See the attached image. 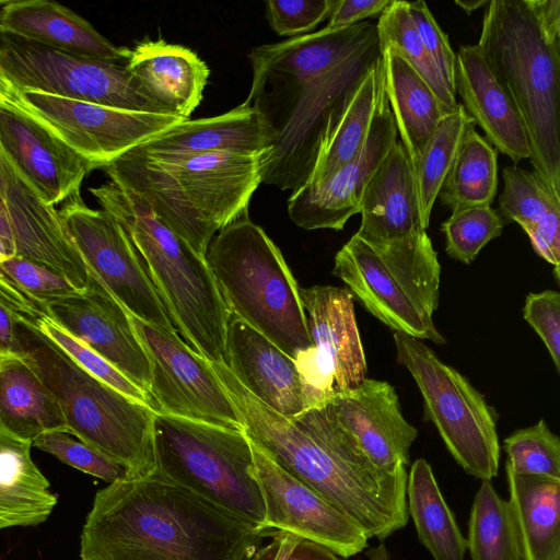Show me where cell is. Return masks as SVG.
<instances>
[{"label":"cell","mask_w":560,"mask_h":560,"mask_svg":"<svg viewBox=\"0 0 560 560\" xmlns=\"http://www.w3.org/2000/svg\"><path fill=\"white\" fill-rule=\"evenodd\" d=\"M276 133L257 108L245 103L209 118L184 120L140 145L153 152L234 153L264 155L272 149Z\"/></svg>","instance_id":"29"},{"label":"cell","mask_w":560,"mask_h":560,"mask_svg":"<svg viewBox=\"0 0 560 560\" xmlns=\"http://www.w3.org/2000/svg\"><path fill=\"white\" fill-rule=\"evenodd\" d=\"M408 11L415 27L446 85L455 93L453 51L448 36L441 30L423 0L408 1Z\"/></svg>","instance_id":"46"},{"label":"cell","mask_w":560,"mask_h":560,"mask_svg":"<svg viewBox=\"0 0 560 560\" xmlns=\"http://www.w3.org/2000/svg\"><path fill=\"white\" fill-rule=\"evenodd\" d=\"M4 3H5V1L0 0V19H1L2 9H3Z\"/></svg>","instance_id":"60"},{"label":"cell","mask_w":560,"mask_h":560,"mask_svg":"<svg viewBox=\"0 0 560 560\" xmlns=\"http://www.w3.org/2000/svg\"><path fill=\"white\" fill-rule=\"evenodd\" d=\"M35 116L92 170L103 168L128 151L184 121L183 118L132 112L39 92H22Z\"/></svg>","instance_id":"15"},{"label":"cell","mask_w":560,"mask_h":560,"mask_svg":"<svg viewBox=\"0 0 560 560\" xmlns=\"http://www.w3.org/2000/svg\"><path fill=\"white\" fill-rule=\"evenodd\" d=\"M0 148L49 207L79 192L92 171L35 116L16 108L0 106Z\"/></svg>","instance_id":"21"},{"label":"cell","mask_w":560,"mask_h":560,"mask_svg":"<svg viewBox=\"0 0 560 560\" xmlns=\"http://www.w3.org/2000/svg\"><path fill=\"white\" fill-rule=\"evenodd\" d=\"M385 94L411 167L444 117L423 79L392 46L381 49Z\"/></svg>","instance_id":"30"},{"label":"cell","mask_w":560,"mask_h":560,"mask_svg":"<svg viewBox=\"0 0 560 560\" xmlns=\"http://www.w3.org/2000/svg\"><path fill=\"white\" fill-rule=\"evenodd\" d=\"M326 407L376 467L389 475L407 470L418 431L402 416L389 383L365 378L336 390Z\"/></svg>","instance_id":"20"},{"label":"cell","mask_w":560,"mask_h":560,"mask_svg":"<svg viewBox=\"0 0 560 560\" xmlns=\"http://www.w3.org/2000/svg\"><path fill=\"white\" fill-rule=\"evenodd\" d=\"M497 189V150L471 127L464 137L438 198L452 211L491 206Z\"/></svg>","instance_id":"36"},{"label":"cell","mask_w":560,"mask_h":560,"mask_svg":"<svg viewBox=\"0 0 560 560\" xmlns=\"http://www.w3.org/2000/svg\"><path fill=\"white\" fill-rule=\"evenodd\" d=\"M154 447L163 477L265 530L244 430L154 412Z\"/></svg>","instance_id":"10"},{"label":"cell","mask_w":560,"mask_h":560,"mask_svg":"<svg viewBox=\"0 0 560 560\" xmlns=\"http://www.w3.org/2000/svg\"><path fill=\"white\" fill-rule=\"evenodd\" d=\"M365 555L370 560H390L387 548L383 542L376 547L370 548Z\"/></svg>","instance_id":"56"},{"label":"cell","mask_w":560,"mask_h":560,"mask_svg":"<svg viewBox=\"0 0 560 560\" xmlns=\"http://www.w3.org/2000/svg\"><path fill=\"white\" fill-rule=\"evenodd\" d=\"M360 213L361 224L355 235L369 244L401 240L423 230L412 167L400 142H396L368 182Z\"/></svg>","instance_id":"28"},{"label":"cell","mask_w":560,"mask_h":560,"mask_svg":"<svg viewBox=\"0 0 560 560\" xmlns=\"http://www.w3.org/2000/svg\"><path fill=\"white\" fill-rule=\"evenodd\" d=\"M505 221L491 206H472L452 211L441 224L448 256L470 264L479 252L502 234Z\"/></svg>","instance_id":"41"},{"label":"cell","mask_w":560,"mask_h":560,"mask_svg":"<svg viewBox=\"0 0 560 560\" xmlns=\"http://www.w3.org/2000/svg\"><path fill=\"white\" fill-rule=\"evenodd\" d=\"M31 447V442L0 430V530L44 523L57 504Z\"/></svg>","instance_id":"32"},{"label":"cell","mask_w":560,"mask_h":560,"mask_svg":"<svg viewBox=\"0 0 560 560\" xmlns=\"http://www.w3.org/2000/svg\"><path fill=\"white\" fill-rule=\"evenodd\" d=\"M407 512L418 539L434 560H464L467 551L455 516L446 503L430 464L416 459L406 486Z\"/></svg>","instance_id":"35"},{"label":"cell","mask_w":560,"mask_h":560,"mask_svg":"<svg viewBox=\"0 0 560 560\" xmlns=\"http://www.w3.org/2000/svg\"><path fill=\"white\" fill-rule=\"evenodd\" d=\"M300 298L312 342L334 370L336 390L361 384L366 378V361L350 291L313 285L300 289Z\"/></svg>","instance_id":"27"},{"label":"cell","mask_w":560,"mask_h":560,"mask_svg":"<svg viewBox=\"0 0 560 560\" xmlns=\"http://www.w3.org/2000/svg\"><path fill=\"white\" fill-rule=\"evenodd\" d=\"M58 212L89 271L117 302L132 316L177 332L122 226L104 210L89 208L80 191L65 200Z\"/></svg>","instance_id":"13"},{"label":"cell","mask_w":560,"mask_h":560,"mask_svg":"<svg viewBox=\"0 0 560 560\" xmlns=\"http://www.w3.org/2000/svg\"><path fill=\"white\" fill-rule=\"evenodd\" d=\"M90 191L129 236L184 341L207 361L224 363L229 311L206 258L136 192L112 182Z\"/></svg>","instance_id":"5"},{"label":"cell","mask_w":560,"mask_h":560,"mask_svg":"<svg viewBox=\"0 0 560 560\" xmlns=\"http://www.w3.org/2000/svg\"><path fill=\"white\" fill-rule=\"evenodd\" d=\"M505 463L512 471L560 480V439L544 419L504 439Z\"/></svg>","instance_id":"42"},{"label":"cell","mask_w":560,"mask_h":560,"mask_svg":"<svg viewBox=\"0 0 560 560\" xmlns=\"http://www.w3.org/2000/svg\"><path fill=\"white\" fill-rule=\"evenodd\" d=\"M246 434L290 475L359 526L384 540L408 523L407 470L376 467L326 405L285 418L254 397L223 363L210 362Z\"/></svg>","instance_id":"1"},{"label":"cell","mask_w":560,"mask_h":560,"mask_svg":"<svg viewBox=\"0 0 560 560\" xmlns=\"http://www.w3.org/2000/svg\"><path fill=\"white\" fill-rule=\"evenodd\" d=\"M466 547L471 560H522L509 502L482 480L468 520Z\"/></svg>","instance_id":"38"},{"label":"cell","mask_w":560,"mask_h":560,"mask_svg":"<svg viewBox=\"0 0 560 560\" xmlns=\"http://www.w3.org/2000/svg\"><path fill=\"white\" fill-rule=\"evenodd\" d=\"M524 232L536 254L553 266L555 278L559 281L560 208L551 210Z\"/></svg>","instance_id":"49"},{"label":"cell","mask_w":560,"mask_h":560,"mask_svg":"<svg viewBox=\"0 0 560 560\" xmlns=\"http://www.w3.org/2000/svg\"><path fill=\"white\" fill-rule=\"evenodd\" d=\"M294 361L306 410L326 405L336 392L334 370L328 360L312 346L300 351Z\"/></svg>","instance_id":"48"},{"label":"cell","mask_w":560,"mask_h":560,"mask_svg":"<svg viewBox=\"0 0 560 560\" xmlns=\"http://www.w3.org/2000/svg\"><path fill=\"white\" fill-rule=\"evenodd\" d=\"M332 273L394 331L445 343L432 319L439 304L441 266L425 231L376 245L354 234L336 254Z\"/></svg>","instance_id":"9"},{"label":"cell","mask_w":560,"mask_h":560,"mask_svg":"<svg viewBox=\"0 0 560 560\" xmlns=\"http://www.w3.org/2000/svg\"><path fill=\"white\" fill-rule=\"evenodd\" d=\"M0 430L31 443L47 432L69 433L57 399L19 357L0 358Z\"/></svg>","instance_id":"31"},{"label":"cell","mask_w":560,"mask_h":560,"mask_svg":"<svg viewBox=\"0 0 560 560\" xmlns=\"http://www.w3.org/2000/svg\"><path fill=\"white\" fill-rule=\"evenodd\" d=\"M475 122L462 104L444 116L412 166L420 225H430L433 205L467 131Z\"/></svg>","instance_id":"37"},{"label":"cell","mask_w":560,"mask_h":560,"mask_svg":"<svg viewBox=\"0 0 560 560\" xmlns=\"http://www.w3.org/2000/svg\"><path fill=\"white\" fill-rule=\"evenodd\" d=\"M380 59L378 39H374L313 79L253 81L244 103L261 112L276 133L264 158L261 183L293 190L305 183L328 121Z\"/></svg>","instance_id":"8"},{"label":"cell","mask_w":560,"mask_h":560,"mask_svg":"<svg viewBox=\"0 0 560 560\" xmlns=\"http://www.w3.org/2000/svg\"><path fill=\"white\" fill-rule=\"evenodd\" d=\"M525 320L545 343L557 372H560V294L546 290L529 293L523 308Z\"/></svg>","instance_id":"47"},{"label":"cell","mask_w":560,"mask_h":560,"mask_svg":"<svg viewBox=\"0 0 560 560\" xmlns=\"http://www.w3.org/2000/svg\"><path fill=\"white\" fill-rule=\"evenodd\" d=\"M546 36L560 42V0H527Z\"/></svg>","instance_id":"51"},{"label":"cell","mask_w":560,"mask_h":560,"mask_svg":"<svg viewBox=\"0 0 560 560\" xmlns=\"http://www.w3.org/2000/svg\"><path fill=\"white\" fill-rule=\"evenodd\" d=\"M553 560H560V555L557 556Z\"/></svg>","instance_id":"61"},{"label":"cell","mask_w":560,"mask_h":560,"mask_svg":"<svg viewBox=\"0 0 560 560\" xmlns=\"http://www.w3.org/2000/svg\"><path fill=\"white\" fill-rule=\"evenodd\" d=\"M0 33L90 59L127 62L130 55V48L114 45L85 19L54 1H5Z\"/></svg>","instance_id":"25"},{"label":"cell","mask_w":560,"mask_h":560,"mask_svg":"<svg viewBox=\"0 0 560 560\" xmlns=\"http://www.w3.org/2000/svg\"><path fill=\"white\" fill-rule=\"evenodd\" d=\"M273 532L154 470L95 493L80 535V559L249 560Z\"/></svg>","instance_id":"2"},{"label":"cell","mask_w":560,"mask_h":560,"mask_svg":"<svg viewBox=\"0 0 560 560\" xmlns=\"http://www.w3.org/2000/svg\"><path fill=\"white\" fill-rule=\"evenodd\" d=\"M396 142L397 129L382 75L375 114L361 150L327 179L293 190L288 199L291 221L305 230H342L351 217L360 213L368 182Z\"/></svg>","instance_id":"17"},{"label":"cell","mask_w":560,"mask_h":560,"mask_svg":"<svg viewBox=\"0 0 560 560\" xmlns=\"http://www.w3.org/2000/svg\"><path fill=\"white\" fill-rule=\"evenodd\" d=\"M477 45L524 120L534 172L560 194V42L527 0H490Z\"/></svg>","instance_id":"6"},{"label":"cell","mask_w":560,"mask_h":560,"mask_svg":"<svg viewBox=\"0 0 560 560\" xmlns=\"http://www.w3.org/2000/svg\"><path fill=\"white\" fill-rule=\"evenodd\" d=\"M0 298L16 319L20 358L57 399L69 433L121 465L128 478L151 475L155 411L82 369L1 285Z\"/></svg>","instance_id":"4"},{"label":"cell","mask_w":560,"mask_h":560,"mask_svg":"<svg viewBox=\"0 0 560 560\" xmlns=\"http://www.w3.org/2000/svg\"><path fill=\"white\" fill-rule=\"evenodd\" d=\"M0 210L12 234L18 257L46 264L85 291L89 269L61 222L0 148Z\"/></svg>","instance_id":"19"},{"label":"cell","mask_w":560,"mask_h":560,"mask_svg":"<svg viewBox=\"0 0 560 560\" xmlns=\"http://www.w3.org/2000/svg\"><path fill=\"white\" fill-rule=\"evenodd\" d=\"M455 94L488 142L515 164L530 158L524 120L509 92L497 80L479 47L463 45L455 54Z\"/></svg>","instance_id":"23"},{"label":"cell","mask_w":560,"mask_h":560,"mask_svg":"<svg viewBox=\"0 0 560 560\" xmlns=\"http://www.w3.org/2000/svg\"><path fill=\"white\" fill-rule=\"evenodd\" d=\"M128 315L149 358L148 395L155 412L244 430L209 361L195 352L177 332Z\"/></svg>","instance_id":"14"},{"label":"cell","mask_w":560,"mask_h":560,"mask_svg":"<svg viewBox=\"0 0 560 560\" xmlns=\"http://www.w3.org/2000/svg\"><path fill=\"white\" fill-rule=\"evenodd\" d=\"M505 472L522 560H553L560 555V480L508 466Z\"/></svg>","instance_id":"33"},{"label":"cell","mask_w":560,"mask_h":560,"mask_svg":"<svg viewBox=\"0 0 560 560\" xmlns=\"http://www.w3.org/2000/svg\"><path fill=\"white\" fill-rule=\"evenodd\" d=\"M380 50L394 47L435 95L443 116L456 110V94L446 85L425 49L408 11V1L393 0L376 22Z\"/></svg>","instance_id":"39"},{"label":"cell","mask_w":560,"mask_h":560,"mask_svg":"<svg viewBox=\"0 0 560 560\" xmlns=\"http://www.w3.org/2000/svg\"><path fill=\"white\" fill-rule=\"evenodd\" d=\"M0 275L44 304L81 293L61 272L28 258L1 260Z\"/></svg>","instance_id":"44"},{"label":"cell","mask_w":560,"mask_h":560,"mask_svg":"<svg viewBox=\"0 0 560 560\" xmlns=\"http://www.w3.org/2000/svg\"><path fill=\"white\" fill-rule=\"evenodd\" d=\"M396 360L413 377L429 420L466 474L491 481L498 475L497 416L470 382L422 341L394 331Z\"/></svg>","instance_id":"11"},{"label":"cell","mask_w":560,"mask_h":560,"mask_svg":"<svg viewBox=\"0 0 560 560\" xmlns=\"http://www.w3.org/2000/svg\"><path fill=\"white\" fill-rule=\"evenodd\" d=\"M502 177L504 188L499 196V213L505 223L516 222L526 230L551 210L560 208V194L536 172L506 166Z\"/></svg>","instance_id":"40"},{"label":"cell","mask_w":560,"mask_h":560,"mask_svg":"<svg viewBox=\"0 0 560 560\" xmlns=\"http://www.w3.org/2000/svg\"><path fill=\"white\" fill-rule=\"evenodd\" d=\"M393 0H334L328 16L329 30H337L363 22L366 18L381 14Z\"/></svg>","instance_id":"50"},{"label":"cell","mask_w":560,"mask_h":560,"mask_svg":"<svg viewBox=\"0 0 560 560\" xmlns=\"http://www.w3.org/2000/svg\"><path fill=\"white\" fill-rule=\"evenodd\" d=\"M16 256V252L12 243L0 237V261Z\"/></svg>","instance_id":"58"},{"label":"cell","mask_w":560,"mask_h":560,"mask_svg":"<svg viewBox=\"0 0 560 560\" xmlns=\"http://www.w3.org/2000/svg\"><path fill=\"white\" fill-rule=\"evenodd\" d=\"M334 0H268L266 18L278 35L301 36L328 19Z\"/></svg>","instance_id":"45"},{"label":"cell","mask_w":560,"mask_h":560,"mask_svg":"<svg viewBox=\"0 0 560 560\" xmlns=\"http://www.w3.org/2000/svg\"><path fill=\"white\" fill-rule=\"evenodd\" d=\"M248 439L253 475L265 506V530L285 532L317 542L340 558H350L368 547L369 538L359 526Z\"/></svg>","instance_id":"16"},{"label":"cell","mask_w":560,"mask_h":560,"mask_svg":"<svg viewBox=\"0 0 560 560\" xmlns=\"http://www.w3.org/2000/svg\"><path fill=\"white\" fill-rule=\"evenodd\" d=\"M223 364L243 387L279 415L293 419L306 410L294 359L232 313Z\"/></svg>","instance_id":"22"},{"label":"cell","mask_w":560,"mask_h":560,"mask_svg":"<svg viewBox=\"0 0 560 560\" xmlns=\"http://www.w3.org/2000/svg\"><path fill=\"white\" fill-rule=\"evenodd\" d=\"M288 560H341V558L325 546L301 538Z\"/></svg>","instance_id":"54"},{"label":"cell","mask_w":560,"mask_h":560,"mask_svg":"<svg viewBox=\"0 0 560 560\" xmlns=\"http://www.w3.org/2000/svg\"><path fill=\"white\" fill-rule=\"evenodd\" d=\"M0 106L27 112L22 92L0 70Z\"/></svg>","instance_id":"55"},{"label":"cell","mask_w":560,"mask_h":560,"mask_svg":"<svg viewBox=\"0 0 560 560\" xmlns=\"http://www.w3.org/2000/svg\"><path fill=\"white\" fill-rule=\"evenodd\" d=\"M19 357L16 319L0 298V358Z\"/></svg>","instance_id":"53"},{"label":"cell","mask_w":560,"mask_h":560,"mask_svg":"<svg viewBox=\"0 0 560 560\" xmlns=\"http://www.w3.org/2000/svg\"><path fill=\"white\" fill-rule=\"evenodd\" d=\"M127 68L144 94L167 115L184 120L199 106L210 74L195 51L162 38L137 42Z\"/></svg>","instance_id":"26"},{"label":"cell","mask_w":560,"mask_h":560,"mask_svg":"<svg viewBox=\"0 0 560 560\" xmlns=\"http://www.w3.org/2000/svg\"><path fill=\"white\" fill-rule=\"evenodd\" d=\"M271 541L257 549L249 560H288L296 542L301 539L290 533L275 530Z\"/></svg>","instance_id":"52"},{"label":"cell","mask_w":560,"mask_h":560,"mask_svg":"<svg viewBox=\"0 0 560 560\" xmlns=\"http://www.w3.org/2000/svg\"><path fill=\"white\" fill-rule=\"evenodd\" d=\"M454 2L467 14H470L472 11L487 5L489 0H455Z\"/></svg>","instance_id":"57"},{"label":"cell","mask_w":560,"mask_h":560,"mask_svg":"<svg viewBox=\"0 0 560 560\" xmlns=\"http://www.w3.org/2000/svg\"><path fill=\"white\" fill-rule=\"evenodd\" d=\"M264 155L173 154L137 147L103 167L110 182L142 197L155 214L205 257L214 235L248 215L261 184Z\"/></svg>","instance_id":"3"},{"label":"cell","mask_w":560,"mask_h":560,"mask_svg":"<svg viewBox=\"0 0 560 560\" xmlns=\"http://www.w3.org/2000/svg\"><path fill=\"white\" fill-rule=\"evenodd\" d=\"M205 258L229 313L293 359L314 346L291 270L276 244L248 215L221 229Z\"/></svg>","instance_id":"7"},{"label":"cell","mask_w":560,"mask_h":560,"mask_svg":"<svg viewBox=\"0 0 560 560\" xmlns=\"http://www.w3.org/2000/svg\"><path fill=\"white\" fill-rule=\"evenodd\" d=\"M45 312L148 394L151 366L147 352L128 312L95 276L90 272L85 291L45 304Z\"/></svg>","instance_id":"18"},{"label":"cell","mask_w":560,"mask_h":560,"mask_svg":"<svg viewBox=\"0 0 560 560\" xmlns=\"http://www.w3.org/2000/svg\"><path fill=\"white\" fill-rule=\"evenodd\" d=\"M0 237L12 243L11 229H10V225L1 210H0ZM12 245H13V243H12Z\"/></svg>","instance_id":"59"},{"label":"cell","mask_w":560,"mask_h":560,"mask_svg":"<svg viewBox=\"0 0 560 560\" xmlns=\"http://www.w3.org/2000/svg\"><path fill=\"white\" fill-rule=\"evenodd\" d=\"M0 70L21 92L167 115L143 93L127 62L84 58L0 33Z\"/></svg>","instance_id":"12"},{"label":"cell","mask_w":560,"mask_h":560,"mask_svg":"<svg viewBox=\"0 0 560 560\" xmlns=\"http://www.w3.org/2000/svg\"><path fill=\"white\" fill-rule=\"evenodd\" d=\"M32 446L47 452L63 464L88 475L97 477L108 483L128 478L127 470L119 464L104 456L72 434L51 431L36 438Z\"/></svg>","instance_id":"43"},{"label":"cell","mask_w":560,"mask_h":560,"mask_svg":"<svg viewBox=\"0 0 560 560\" xmlns=\"http://www.w3.org/2000/svg\"><path fill=\"white\" fill-rule=\"evenodd\" d=\"M383 75L382 57L336 113L320 140L313 168L304 184L316 185L352 161L373 120Z\"/></svg>","instance_id":"34"},{"label":"cell","mask_w":560,"mask_h":560,"mask_svg":"<svg viewBox=\"0 0 560 560\" xmlns=\"http://www.w3.org/2000/svg\"><path fill=\"white\" fill-rule=\"evenodd\" d=\"M377 39L376 23H361L305 34L252 49L253 81L302 82L334 69Z\"/></svg>","instance_id":"24"}]
</instances>
